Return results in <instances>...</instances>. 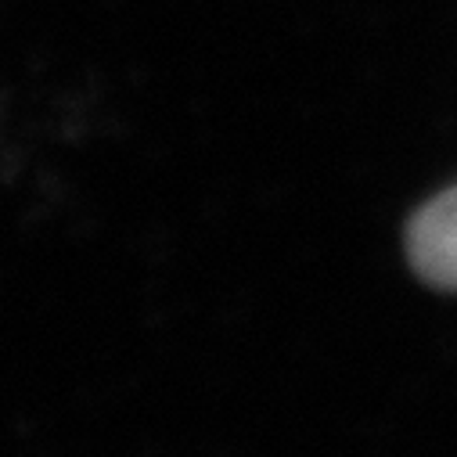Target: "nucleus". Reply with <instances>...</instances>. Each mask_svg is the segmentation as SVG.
Masks as SVG:
<instances>
[{
    "mask_svg": "<svg viewBox=\"0 0 457 457\" xmlns=\"http://www.w3.org/2000/svg\"><path fill=\"white\" fill-rule=\"evenodd\" d=\"M414 270L446 292H457V187L425 202L407 227Z\"/></svg>",
    "mask_w": 457,
    "mask_h": 457,
    "instance_id": "nucleus-1",
    "label": "nucleus"
}]
</instances>
